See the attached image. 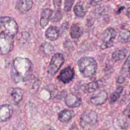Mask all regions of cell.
<instances>
[{
    "label": "cell",
    "mask_w": 130,
    "mask_h": 130,
    "mask_svg": "<svg viewBox=\"0 0 130 130\" xmlns=\"http://www.w3.org/2000/svg\"><path fill=\"white\" fill-rule=\"evenodd\" d=\"M102 130H108L107 129H102Z\"/></svg>",
    "instance_id": "obj_30"
},
{
    "label": "cell",
    "mask_w": 130,
    "mask_h": 130,
    "mask_svg": "<svg viewBox=\"0 0 130 130\" xmlns=\"http://www.w3.org/2000/svg\"><path fill=\"white\" fill-rule=\"evenodd\" d=\"M59 36V30L58 28L54 26H49L45 31L46 38L50 41L57 40Z\"/></svg>",
    "instance_id": "obj_15"
},
{
    "label": "cell",
    "mask_w": 130,
    "mask_h": 130,
    "mask_svg": "<svg viewBox=\"0 0 130 130\" xmlns=\"http://www.w3.org/2000/svg\"><path fill=\"white\" fill-rule=\"evenodd\" d=\"M116 36V31L113 28H108L104 30L102 35V44L101 48L105 49L113 46V41Z\"/></svg>",
    "instance_id": "obj_7"
},
{
    "label": "cell",
    "mask_w": 130,
    "mask_h": 130,
    "mask_svg": "<svg viewBox=\"0 0 130 130\" xmlns=\"http://www.w3.org/2000/svg\"><path fill=\"white\" fill-rule=\"evenodd\" d=\"M13 113V107L9 104L0 106V123L9 120Z\"/></svg>",
    "instance_id": "obj_9"
},
{
    "label": "cell",
    "mask_w": 130,
    "mask_h": 130,
    "mask_svg": "<svg viewBox=\"0 0 130 130\" xmlns=\"http://www.w3.org/2000/svg\"><path fill=\"white\" fill-rule=\"evenodd\" d=\"M97 113L91 110L85 111L80 117V124L84 130H91L95 127L98 123Z\"/></svg>",
    "instance_id": "obj_3"
},
{
    "label": "cell",
    "mask_w": 130,
    "mask_h": 130,
    "mask_svg": "<svg viewBox=\"0 0 130 130\" xmlns=\"http://www.w3.org/2000/svg\"><path fill=\"white\" fill-rule=\"evenodd\" d=\"M74 116V111L64 109L60 112L58 114V120L62 123H67L70 121Z\"/></svg>",
    "instance_id": "obj_16"
},
{
    "label": "cell",
    "mask_w": 130,
    "mask_h": 130,
    "mask_svg": "<svg viewBox=\"0 0 130 130\" xmlns=\"http://www.w3.org/2000/svg\"><path fill=\"white\" fill-rule=\"evenodd\" d=\"M108 96V93L105 90H102L93 94L90 98V102L95 105H101L106 102Z\"/></svg>",
    "instance_id": "obj_11"
},
{
    "label": "cell",
    "mask_w": 130,
    "mask_h": 130,
    "mask_svg": "<svg viewBox=\"0 0 130 130\" xmlns=\"http://www.w3.org/2000/svg\"><path fill=\"white\" fill-rule=\"evenodd\" d=\"M119 39L122 43L130 42V30L127 29L122 30L119 35Z\"/></svg>",
    "instance_id": "obj_20"
},
{
    "label": "cell",
    "mask_w": 130,
    "mask_h": 130,
    "mask_svg": "<svg viewBox=\"0 0 130 130\" xmlns=\"http://www.w3.org/2000/svg\"><path fill=\"white\" fill-rule=\"evenodd\" d=\"M126 15L127 17L130 19V7H128L126 10Z\"/></svg>",
    "instance_id": "obj_27"
},
{
    "label": "cell",
    "mask_w": 130,
    "mask_h": 130,
    "mask_svg": "<svg viewBox=\"0 0 130 130\" xmlns=\"http://www.w3.org/2000/svg\"><path fill=\"white\" fill-rule=\"evenodd\" d=\"M14 37L4 32H0V54L11 52L14 47Z\"/></svg>",
    "instance_id": "obj_5"
},
{
    "label": "cell",
    "mask_w": 130,
    "mask_h": 130,
    "mask_svg": "<svg viewBox=\"0 0 130 130\" xmlns=\"http://www.w3.org/2000/svg\"><path fill=\"white\" fill-rule=\"evenodd\" d=\"M83 31L81 26L77 24H73L71 27L70 35L73 39H78L83 34Z\"/></svg>",
    "instance_id": "obj_17"
},
{
    "label": "cell",
    "mask_w": 130,
    "mask_h": 130,
    "mask_svg": "<svg viewBox=\"0 0 130 130\" xmlns=\"http://www.w3.org/2000/svg\"><path fill=\"white\" fill-rule=\"evenodd\" d=\"M66 104L70 108H76L79 107L81 103V99L76 95L70 93L68 94L64 99Z\"/></svg>",
    "instance_id": "obj_10"
},
{
    "label": "cell",
    "mask_w": 130,
    "mask_h": 130,
    "mask_svg": "<svg viewBox=\"0 0 130 130\" xmlns=\"http://www.w3.org/2000/svg\"><path fill=\"white\" fill-rule=\"evenodd\" d=\"M122 91L123 87L121 86H119L116 89V91L112 93L110 99V103L111 104L115 103L117 101Z\"/></svg>",
    "instance_id": "obj_22"
},
{
    "label": "cell",
    "mask_w": 130,
    "mask_h": 130,
    "mask_svg": "<svg viewBox=\"0 0 130 130\" xmlns=\"http://www.w3.org/2000/svg\"><path fill=\"white\" fill-rule=\"evenodd\" d=\"M52 14L53 11L50 8H46L42 11L40 20V24L42 28L47 25Z\"/></svg>",
    "instance_id": "obj_14"
},
{
    "label": "cell",
    "mask_w": 130,
    "mask_h": 130,
    "mask_svg": "<svg viewBox=\"0 0 130 130\" xmlns=\"http://www.w3.org/2000/svg\"><path fill=\"white\" fill-rule=\"evenodd\" d=\"M64 62L63 55L59 53H55L52 57L48 67V73L52 75H55L60 69Z\"/></svg>",
    "instance_id": "obj_6"
},
{
    "label": "cell",
    "mask_w": 130,
    "mask_h": 130,
    "mask_svg": "<svg viewBox=\"0 0 130 130\" xmlns=\"http://www.w3.org/2000/svg\"><path fill=\"white\" fill-rule=\"evenodd\" d=\"M32 4L33 2L32 1L20 0L16 2L15 8L20 13H25L31 8Z\"/></svg>",
    "instance_id": "obj_13"
},
{
    "label": "cell",
    "mask_w": 130,
    "mask_h": 130,
    "mask_svg": "<svg viewBox=\"0 0 130 130\" xmlns=\"http://www.w3.org/2000/svg\"><path fill=\"white\" fill-rule=\"evenodd\" d=\"M124 77L121 76H119L117 79V83H119V84H122L124 82Z\"/></svg>",
    "instance_id": "obj_25"
},
{
    "label": "cell",
    "mask_w": 130,
    "mask_h": 130,
    "mask_svg": "<svg viewBox=\"0 0 130 130\" xmlns=\"http://www.w3.org/2000/svg\"><path fill=\"white\" fill-rule=\"evenodd\" d=\"M130 67V54L128 55V57L126 58L122 68V70L124 72H127L128 69Z\"/></svg>",
    "instance_id": "obj_24"
},
{
    "label": "cell",
    "mask_w": 130,
    "mask_h": 130,
    "mask_svg": "<svg viewBox=\"0 0 130 130\" xmlns=\"http://www.w3.org/2000/svg\"><path fill=\"white\" fill-rule=\"evenodd\" d=\"M40 130H56V129L50 126H45L43 127H42Z\"/></svg>",
    "instance_id": "obj_26"
},
{
    "label": "cell",
    "mask_w": 130,
    "mask_h": 130,
    "mask_svg": "<svg viewBox=\"0 0 130 130\" xmlns=\"http://www.w3.org/2000/svg\"><path fill=\"white\" fill-rule=\"evenodd\" d=\"M74 3V1L66 0L64 4V9L66 12H69L71 11L72 7Z\"/></svg>",
    "instance_id": "obj_23"
},
{
    "label": "cell",
    "mask_w": 130,
    "mask_h": 130,
    "mask_svg": "<svg viewBox=\"0 0 130 130\" xmlns=\"http://www.w3.org/2000/svg\"><path fill=\"white\" fill-rule=\"evenodd\" d=\"M127 50L125 49H119L114 51L112 54V58L113 61H117L123 59L126 57Z\"/></svg>",
    "instance_id": "obj_18"
},
{
    "label": "cell",
    "mask_w": 130,
    "mask_h": 130,
    "mask_svg": "<svg viewBox=\"0 0 130 130\" xmlns=\"http://www.w3.org/2000/svg\"><path fill=\"white\" fill-rule=\"evenodd\" d=\"M75 76V72L73 68L68 66L61 71L57 77L58 79L62 83L66 84L72 80Z\"/></svg>",
    "instance_id": "obj_8"
},
{
    "label": "cell",
    "mask_w": 130,
    "mask_h": 130,
    "mask_svg": "<svg viewBox=\"0 0 130 130\" xmlns=\"http://www.w3.org/2000/svg\"><path fill=\"white\" fill-rule=\"evenodd\" d=\"M75 14L79 17H83L86 14V10L82 5L76 4L74 8Z\"/></svg>",
    "instance_id": "obj_21"
},
{
    "label": "cell",
    "mask_w": 130,
    "mask_h": 130,
    "mask_svg": "<svg viewBox=\"0 0 130 130\" xmlns=\"http://www.w3.org/2000/svg\"><path fill=\"white\" fill-rule=\"evenodd\" d=\"M128 117L130 118V110H129V114H128Z\"/></svg>",
    "instance_id": "obj_29"
},
{
    "label": "cell",
    "mask_w": 130,
    "mask_h": 130,
    "mask_svg": "<svg viewBox=\"0 0 130 130\" xmlns=\"http://www.w3.org/2000/svg\"><path fill=\"white\" fill-rule=\"evenodd\" d=\"M127 72H128V76L129 78H130V67L128 69V70H127Z\"/></svg>",
    "instance_id": "obj_28"
},
{
    "label": "cell",
    "mask_w": 130,
    "mask_h": 130,
    "mask_svg": "<svg viewBox=\"0 0 130 130\" xmlns=\"http://www.w3.org/2000/svg\"><path fill=\"white\" fill-rule=\"evenodd\" d=\"M77 64L80 72L85 78L92 77L96 72L97 62L92 57H81L78 61Z\"/></svg>",
    "instance_id": "obj_2"
},
{
    "label": "cell",
    "mask_w": 130,
    "mask_h": 130,
    "mask_svg": "<svg viewBox=\"0 0 130 130\" xmlns=\"http://www.w3.org/2000/svg\"><path fill=\"white\" fill-rule=\"evenodd\" d=\"M99 87V84L98 82L92 81L86 84L84 86L83 90L87 93H92L94 92Z\"/></svg>",
    "instance_id": "obj_19"
},
{
    "label": "cell",
    "mask_w": 130,
    "mask_h": 130,
    "mask_svg": "<svg viewBox=\"0 0 130 130\" xmlns=\"http://www.w3.org/2000/svg\"><path fill=\"white\" fill-rule=\"evenodd\" d=\"M18 29V24L14 19L7 16L0 17V32H4L14 37Z\"/></svg>",
    "instance_id": "obj_4"
},
{
    "label": "cell",
    "mask_w": 130,
    "mask_h": 130,
    "mask_svg": "<svg viewBox=\"0 0 130 130\" xmlns=\"http://www.w3.org/2000/svg\"><path fill=\"white\" fill-rule=\"evenodd\" d=\"M9 94L12 99L13 103L17 105L22 101L24 94V91L19 87H14L9 90Z\"/></svg>",
    "instance_id": "obj_12"
},
{
    "label": "cell",
    "mask_w": 130,
    "mask_h": 130,
    "mask_svg": "<svg viewBox=\"0 0 130 130\" xmlns=\"http://www.w3.org/2000/svg\"><path fill=\"white\" fill-rule=\"evenodd\" d=\"M33 68V64L29 59L17 57L14 59L11 64V77L16 83L26 81L31 76Z\"/></svg>",
    "instance_id": "obj_1"
}]
</instances>
